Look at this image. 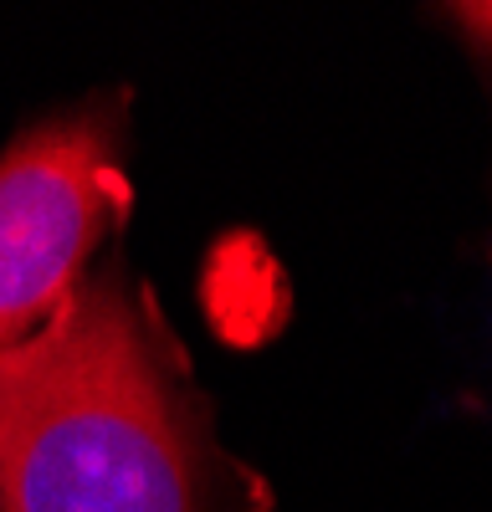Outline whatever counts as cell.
<instances>
[{
    "label": "cell",
    "mask_w": 492,
    "mask_h": 512,
    "mask_svg": "<svg viewBox=\"0 0 492 512\" xmlns=\"http://www.w3.org/2000/svg\"><path fill=\"white\" fill-rule=\"evenodd\" d=\"M0 512H200L170 349L123 267L0 354Z\"/></svg>",
    "instance_id": "cell-1"
},
{
    "label": "cell",
    "mask_w": 492,
    "mask_h": 512,
    "mask_svg": "<svg viewBox=\"0 0 492 512\" xmlns=\"http://www.w3.org/2000/svg\"><path fill=\"white\" fill-rule=\"evenodd\" d=\"M129 205L118 103L52 113L0 154V354L67 303Z\"/></svg>",
    "instance_id": "cell-2"
},
{
    "label": "cell",
    "mask_w": 492,
    "mask_h": 512,
    "mask_svg": "<svg viewBox=\"0 0 492 512\" xmlns=\"http://www.w3.org/2000/svg\"><path fill=\"white\" fill-rule=\"evenodd\" d=\"M446 16L457 21V31L492 62V0H487V6H482V0H467V6H451Z\"/></svg>",
    "instance_id": "cell-3"
}]
</instances>
